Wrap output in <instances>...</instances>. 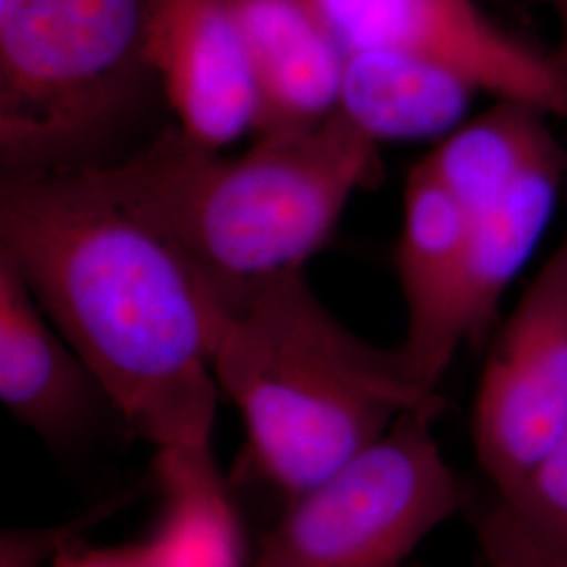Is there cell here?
I'll list each match as a JSON object with an SVG mask.
<instances>
[{
    "label": "cell",
    "instance_id": "obj_1",
    "mask_svg": "<svg viewBox=\"0 0 567 567\" xmlns=\"http://www.w3.org/2000/svg\"><path fill=\"white\" fill-rule=\"evenodd\" d=\"M0 255L91 368L128 433L210 446L221 389L208 297L89 168L2 177Z\"/></svg>",
    "mask_w": 567,
    "mask_h": 567
},
{
    "label": "cell",
    "instance_id": "obj_2",
    "mask_svg": "<svg viewBox=\"0 0 567 567\" xmlns=\"http://www.w3.org/2000/svg\"><path fill=\"white\" fill-rule=\"evenodd\" d=\"M379 145L337 107L311 128L257 135L234 158L175 126L89 171L215 303H231L324 248L351 196L379 177Z\"/></svg>",
    "mask_w": 567,
    "mask_h": 567
},
{
    "label": "cell",
    "instance_id": "obj_3",
    "mask_svg": "<svg viewBox=\"0 0 567 567\" xmlns=\"http://www.w3.org/2000/svg\"><path fill=\"white\" fill-rule=\"evenodd\" d=\"M210 364L246 426V461L286 501L381 440L410 410L440 414L395 349L365 343L316 297L305 269L231 303L208 297Z\"/></svg>",
    "mask_w": 567,
    "mask_h": 567
},
{
    "label": "cell",
    "instance_id": "obj_4",
    "mask_svg": "<svg viewBox=\"0 0 567 567\" xmlns=\"http://www.w3.org/2000/svg\"><path fill=\"white\" fill-rule=\"evenodd\" d=\"M145 28V0H0L2 177L110 163L163 95Z\"/></svg>",
    "mask_w": 567,
    "mask_h": 567
},
{
    "label": "cell",
    "instance_id": "obj_5",
    "mask_svg": "<svg viewBox=\"0 0 567 567\" xmlns=\"http://www.w3.org/2000/svg\"><path fill=\"white\" fill-rule=\"evenodd\" d=\"M437 414L410 410L385 435L286 501L252 567H402L466 507L461 480L433 437Z\"/></svg>",
    "mask_w": 567,
    "mask_h": 567
},
{
    "label": "cell",
    "instance_id": "obj_6",
    "mask_svg": "<svg viewBox=\"0 0 567 567\" xmlns=\"http://www.w3.org/2000/svg\"><path fill=\"white\" fill-rule=\"evenodd\" d=\"M567 431V234L489 347L473 408L475 454L507 494Z\"/></svg>",
    "mask_w": 567,
    "mask_h": 567
},
{
    "label": "cell",
    "instance_id": "obj_7",
    "mask_svg": "<svg viewBox=\"0 0 567 567\" xmlns=\"http://www.w3.org/2000/svg\"><path fill=\"white\" fill-rule=\"evenodd\" d=\"M344 53L385 49L444 68L498 102L567 118V76L553 51L508 32L475 0H316Z\"/></svg>",
    "mask_w": 567,
    "mask_h": 567
},
{
    "label": "cell",
    "instance_id": "obj_8",
    "mask_svg": "<svg viewBox=\"0 0 567 567\" xmlns=\"http://www.w3.org/2000/svg\"><path fill=\"white\" fill-rule=\"evenodd\" d=\"M147 61L177 128L210 150L255 131L257 95L231 0H145Z\"/></svg>",
    "mask_w": 567,
    "mask_h": 567
},
{
    "label": "cell",
    "instance_id": "obj_9",
    "mask_svg": "<svg viewBox=\"0 0 567 567\" xmlns=\"http://www.w3.org/2000/svg\"><path fill=\"white\" fill-rule=\"evenodd\" d=\"M0 400L51 446H76L118 416L100 381L0 255Z\"/></svg>",
    "mask_w": 567,
    "mask_h": 567
},
{
    "label": "cell",
    "instance_id": "obj_10",
    "mask_svg": "<svg viewBox=\"0 0 567 567\" xmlns=\"http://www.w3.org/2000/svg\"><path fill=\"white\" fill-rule=\"evenodd\" d=\"M567 175L564 152L536 164L507 194L471 217L463 264L450 295L426 368V383L437 391L456 353L480 343L494 324L508 286L522 274L543 240Z\"/></svg>",
    "mask_w": 567,
    "mask_h": 567
},
{
    "label": "cell",
    "instance_id": "obj_11",
    "mask_svg": "<svg viewBox=\"0 0 567 567\" xmlns=\"http://www.w3.org/2000/svg\"><path fill=\"white\" fill-rule=\"evenodd\" d=\"M257 95V135L311 128L339 107L344 51L303 0H231Z\"/></svg>",
    "mask_w": 567,
    "mask_h": 567
},
{
    "label": "cell",
    "instance_id": "obj_12",
    "mask_svg": "<svg viewBox=\"0 0 567 567\" xmlns=\"http://www.w3.org/2000/svg\"><path fill=\"white\" fill-rule=\"evenodd\" d=\"M471 217L425 163L408 175L404 221L395 248V274L405 303V337L398 347L416 385L426 383V368L450 295L465 255ZM440 393V391H435Z\"/></svg>",
    "mask_w": 567,
    "mask_h": 567
},
{
    "label": "cell",
    "instance_id": "obj_13",
    "mask_svg": "<svg viewBox=\"0 0 567 567\" xmlns=\"http://www.w3.org/2000/svg\"><path fill=\"white\" fill-rule=\"evenodd\" d=\"M475 86L444 68L385 49L344 53L339 110L374 142L425 140L461 126Z\"/></svg>",
    "mask_w": 567,
    "mask_h": 567
},
{
    "label": "cell",
    "instance_id": "obj_14",
    "mask_svg": "<svg viewBox=\"0 0 567 567\" xmlns=\"http://www.w3.org/2000/svg\"><path fill=\"white\" fill-rule=\"evenodd\" d=\"M161 517L142 543L143 567L248 566L243 522L213 447L156 452Z\"/></svg>",
    "mask_w": 567,
    "mask_h": 567
},
{
    "label": "cell",
    "instance_id": "obj_15",
    "mask_svg": "<svg viewBox=\"0 0 567 567\" xmlns=\"http://www.w3.org/2000/svg\"><path fill=\"white\" fill-rule=\"evenodd\" d=\"M547 116L527 103L498 102L447 133L423 163L468 215H477L561 150L547 128Z\"/></svg>",
    "mask_w": 567,
    "mask_h": 567
},
{
    "label": "cell",
    "instance_id": "obj_16",
    "mask_svg": "<svg viewBox=\"0 0 567 567\" xmlns=\"http://www.w3.org/2000/svg\"><path fill=\"white\" fill-rule=\"evenodd\" d=\"M496 501L534 540L567 559V431L526 477Z\"/></svg>",
    "mask_w": 567,
    "mask_h": 567
},
{
    "label": "cell",
    "instance_id": "obj_17",
    "mask_svg": "<svg viewBox=\"0 0 567 567\" xmlns=\"http://www.w3.org/2000/svg\"><path fill=\"white\" fill-rule=\"evenodd\" d=\"M473 524L487 567H567L566 557L534 540L498 501L475 513Z\"/></svg>",
    "mask_w": 567,
    "mask_h": 567
},
{
    "label": "cell",
    "instance_id": "obj_18",
    "mask_svg": "<svg viewBox=\"0 0 567 567\" xmlns=\"http://www.w3.org/2000/svg\"><path fill=\"white\" fill-rule=\"evenodd\" d=\"M131 494L118 498H110L103 507L95 508L89 515H82L79 522L44 529V532H4L2 536V567H49V564L60 555L63 548L76 543V532L93 526L103 519L107 513H116L118 508L128 503Z\"/></svg>",
    "mask_w": 567,
    "mask_h": 567
},
{
    "label": "cell",
    "instance_id": "obj_19",
    "mask_svg": "<svg viewBox=\"0 0 567 567\" xmlns=\"http://www.w3.org/2000/svg\"><path fill=\"white\" fill-rule=\"evenodd\" d=\"M49 567H143L142 545L86 548L72 543L61 550Z\"/></svg>",
    "mask_w": 567,
    "mask_h": 567
},
{
    "label": "cell",
    "instance_id": "obj_20",
    "mask_svg": "<svg viewBox=\"0 0 567 567\" xmlns=\"http://www.w3.org/2000/svg\"><path fill=\"white\" fill-rule=\"evenodd\" d=\"M548 4L553 7V11L557 16V23H559V41L553 49V55L567 76V0H548Z\"/></svg>",
    "mask_w": 567,
    "mask_h": 567
},
{
    "label": "cell",
    "instance_id": "obj_21",
    "mask_svg": "<svg viewBox=\"0 0 567 567\" xmlns=\"http://www.w3.org/2000/svg\"><path fill=\"white\" fill-rule=\"evenodd\" d=\"M303 2L309 7V9H311V11H313V13H316V0H303ZM316 16H318V13H316ZM318 18H320V16H318Z\"/></svg>",
    "mask_w": 567,
    "mask_h": 567
}]
</instances>
